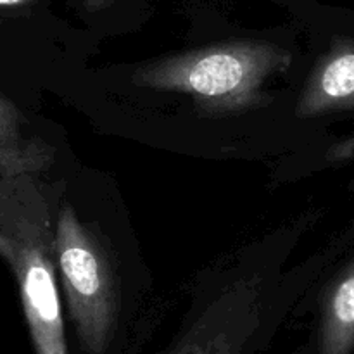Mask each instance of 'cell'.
Returning a JSON list of instances; mask_svg holds the SVG:
<instances>
[{
  "instance_id": "cell-1",
  "label": "cell",
  "mask_w": 354,
  "mask_h": 354,
  "mask_svg": "<svg viewBox=\"0 0 354 354\" xmlns=\"http://www.w3.org/2000/svg\"><path fill=\"white\" fill-rule=\"evenodd\" d=\"M0 256L19 286L37 354H68L54 277V230L30 176L0 178Z\"/></svg>"
},
{
  "instance_id": "cell-2",
  "label": "cell",
  "mask_w": 354,
  "mask_h": 354,
  "mask_svg": "<svg viewBox=\"0 0 354 354\" xmlns=\"http://www.w3.org/2000/svg\"><path fill=\"white\" fill-rule=\"evenodd\" d=\"M286 50L265 44H228L152 64L133 75L138 86L190 95L213 113L261 106V86L289 68Z\"/></svg>"
},
{
  "instance_id": "cell-3",
  "label": "cell",
  "mask_w": 354,
  "mask_h": 354,
  "mask_svg": "<svg viewBox=\"0 0 354 354\" xmlns=\"http://www.w3.org/2000/svg\"><path fill=\"white\" fill-rule=\"evenodd\" d=\"M54 258L80 341L90 354H102L116 322L113 273L97 239L68 204L55 220Z\"/></svg>"
},
{
  "instance_id": "cell-4",
  "label": "cell",
  "mask_w": 354,
  "mask_h": 354,
  "mask_svg": "<svg viewBox=\"0 0 354 354\" xmlns=\"http://www.w3.org/2000/svg\"><path fill=\"white\" fill-rule=\"evenodd\" d=\"M354 109V41H339L308 78L297 114L303 118Z\"/></svg>"
},
{
  "instance_id": "cell-5",
  "label": "cell",
  "mask_w": 354,
  "mask_h": 354,
  "mask_svg": "<svg viewBox=\"0 0 354 354\" xmlns=\"http://www.w3.org/2000/svg\"><path fill=\"white\" fill-rule=\"evenodd\" d=\"M258 324V318L248 310H216L203 318L168 354H245Z\"/></svg>"
},
{
  "instance_id": "cell-6",
  "label": "cell",
  "mask_w": 354,
  "mask_h": 354,
  "mask_svg": "<svg viewBox=\"0 0 354 354\" xmlns=\"http://www.w3.org/2000/svg\"><path fill=\"white\" fill-rule=\"evenodd\" d=\"M50 161V149L24 137L19 113L0 93V178H21L40 171Z\"/></svg>"
},
{
  "instance_id": "cell-7",
  "label": "cell",
  "mask_w": 354,
  "mask_h": 354,
  "mask_svg": "<svg viewBox=\"0 0 354 354\" xmlns=\"http://www.w3.org/2000/svg\"><path fill=\"white\" fill-rule=\"evenodd\" d=\"M354 351V263L332 286L324 306L320 354Z\"/></svg>"
},
{
  "instance_id": "cell-8",
  "label": "cell",
  "mask_w": 354,
  "mask_h": 354,
  "mask_svg": "<svg viewBox=\"0 0 354 354\" xmlns=\"http://www.w3.org/2000/svg\"><path fill=\"white\" fill-rule=\"evenodd\" d=\"M328 158H330V161H349V159H354V135L335 144L330 149V152H328Z\"/></svg>"
},
{
  "instance_id": "cell-9",
  "label": "cell",
  "mask_w": 354,
  "mask_h": 354,
  "mask_svg": "<svg viewBox=\"0 0 354 354\" xmlns=\"http://www.w3.org/2000/svg\"><path fill=\"white\" fill-rule=\"evenodd\" d=\"M23 0H0V6H14V3H19Z\"/></svg>"
}]
</instances>
